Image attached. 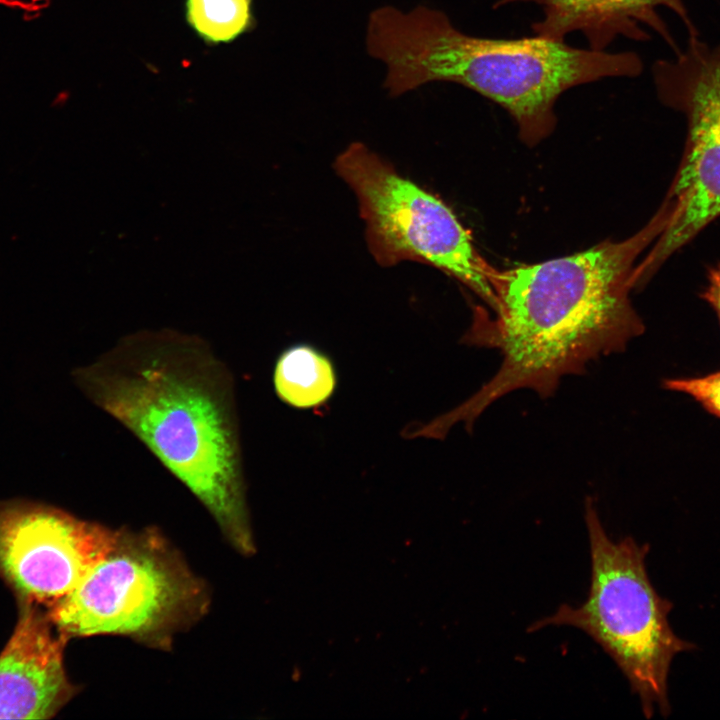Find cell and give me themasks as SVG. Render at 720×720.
<instances>
[{
	"mask_svg": "<svg viewBox=\"0 0 720 720\" xmlns=\"http://www.w3.org/2000/svg\"><path fill=\"white\" fill-rule=\"evenodd\" d=\"M663 384L668 390L689 395L720 418V370L701 377L666 379Z\"/></svg>",
	"mask_w": 720,
	"mask_h": 720,
	"instance_id": "13",
	"label": "cell"
},
{
	"mask_svg": "<svg viewBox=\"0 0 720 720\" xmlns=\"http://www.w3.org/2000/svg\"><path fill=\"white\" fill-rule=\"evenodd\" d=\"M335 169L357 197L368 247L380 265L407 260L432 265L495 308L496 269L443 201L359 142L337 157Z\"/></svg>",
	"mask_w": 720,
	"mask_h": 720,
	"instance_id": "6",
	"label": "cell"
},
{
	"mask_svg": "<svg viewBox=\"0 0 720 720\" xmlns=\"http://www.w3.org/2000/svg\"><path fill=\"white\" fill-rule=\"evenodd\" d=\"M591 576L588 596L580 606L561 605L529 627L572 626L589 635L613 659L639 697L643 714L671 712L668 675L675 656L695 649L678 637L668 614L673 603L661 597L647 573L649 545L632 537L618 542L606 533L592 499L585 503Z\"/></svg>",
	"mask_w": 720,
	"mask_h": 720,
	"instance_id": "4",
	"label": "cell"
},
{
	"mask_svg": "<svg viewBox=\"0 0 720 720\" xmlns=\"http://www.w3.org/2000/svg\"><path fill=\"white\" fill-rule=\"evenodd\" d=\"M657 96L686 121L680 165L668 190L674 210L668 226L637 268L646 283L673 253L720 217V41L689 36L672 59L652 67Z\"/></svg>",
	"mask_w": 720,
	"mask_h": 720,
	"instance_id": "7",
	"label": "cell"
},
{
	"mask_svg": "<svg viewBox=\"0 0 720 720\" xmlns=\"http://www.w3.org/2000/svg\"><path fill=\"white\" fill-rule=\"evenodd\" d=\"M185 20L206 44H228L254 24L252 0H185Z\"/></svg>",
	"mask_w": 720,
	"mask_h": 720,
	"instance_id": "12",
	"label": "cell"
},
{
	"mask_svg": "<svg viewBox=\"0 0 720 720\" xmlns=\"http://www.w3.org/2000/svg\"><path fill=\"white\" fill-rule=\"evenodd\" d=\"M276 394L286 404L309 409L334 393L337 376L331 359L315 346L300 343L279 355L273 374Z\"/></svg>",
	"mask_w": 720,
	"mask_h": 720,
	"instance_id": "11",
	"label": "cell"
},
{
	"mask_svg": "<svg viewBox=\"0 0 720 720\" xmlns=\"http://www.w3.org/2000/svg\"><path fill=\"white\" fill-rule=\"evenodd\" d=\"M208 594L155 530L117 531L105 556L48 614L66 638L124 635L167 648L206 611Z\"/></svg>",
	"mask_w": 720,
	"mask_h": 720,
	"instance_id": "5",
	"label": "cell"
},
{
	"mask_svg": "<svg viewBox=\"0 0 720 720\" xmlns=\"http://www.w3.org/2000/svg\"><path fill=\"white\" fill-rule=\"evenodd\" d=\"M116 535L52 506L1 502L0 576L21 600L51 606L105 556Z\"/></svg>",
	"mask_w": 720,
	"mask_h": 720,
	"instance_id": "8",
	"label": "cell"
},
{
	"mask_svg": "<svg viewBox=\"0 0 720 720\" xmlns=\"http://www.w3.org/2000/svg\"><path fill=\"white\" fill-rule=\"evenodd\" d=\"M21 600L15 629L0 654V719L53 717L73 696L63 664L66 637Z\"/></svg>",
	"mask_w": 720,
	"mask_h": 720,
	"instance_id": "9",
	"label": "cell"
},
{
	"mask_svg": "<svg viewBox=\"0 0 720 720\" xmlns=\"http://www.w3.org/2000/svg\"><path fill=\"white\" fill-rule=\"evenodd\" d=\"M524 2L542 9V18L532 25L535 35L564 41L568 34L581 32L589 48L597 51H604L618 36L648 40L649 35L641 27L645 25L657 32L676 54L680 48L656 12L659 7L673 11L689 36H699L682 0H498L494 7Z\"/></svg>",
	"mask_w": 720,
	"mask_h": 720,
	"instance_id": "10",
	"label": "cell"
},
{
	"mask_svg": "<svg viewBox=\"0 0 720 720\" xmlns=\"http://www.w3.org/2000/svg\"><path fill=\"white\" fill-rule=\"evenodd\" d=\"M366 48L385 65L383 86L390 96L433 82L462 85L504 108L530 144L553 130L556 101L568 89L607 77H636L643 70L639 55L630 51L575 48L539 35L470 36L427 6L374 9Z\"/></svg>",
	"mask_w": 720,
	"mask_h": 720,
	"instance_id": "3",
	"label": "cell"
},
{
	"mask_svg": "<svg viewBox=\"0 0 720 720\" xmlns=\"http://www.w3.org/2000/svg\"><path fill=\"white\" fill-rule=\"evenodd\" d=\"M73 378L191 491L238 551L252 552L233 378L209 344L141 331Z\"/></svg>",
	"mask_w": 720,
	"mask_h": 720,
	"instance_id": "1",
	"label": "cell"
},
{
	"mask_svg": "<svg viewBox=\"0 0 720 720\" xmlns=\"http://www.w3.org/2000/svg\"><path fill=\"white\" fill-rule=\"evenodd\" d=\"M701 297L715 311L720 323V262L712 266L707 273V285Z\"/></svg>",
	"mask_w": 720,
	"mask_h": 720,
	"instance_id": "14",
	"label": "cell"
},
{
	"mask_svg": "<svg viewBox=\"0 0 720 720\" xmlns=\"http://www.w3.org/2000/svg\"><path fill=\"white\" fill-rule=\"evenodd\" d=\"M673 213L661 207L632 237L605 241L585 251L533 265L497 270L496 305L478 308L467 338L496 348L497 372L445 423L473 421L492 403L519 389L542 397L561 380L582 373L593 360L621 352L644 325L629 291L638 256L665 230Z\"/></svg>",
	"mask_w": 720,
	"mask_h": 720,
	"instance_id": "2",
	"label": "cell"
}]
</instances>
